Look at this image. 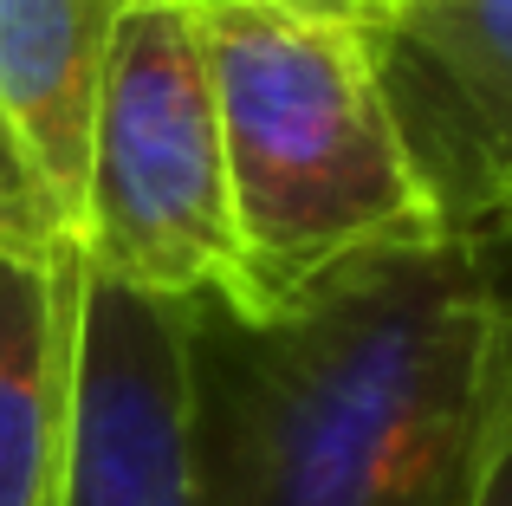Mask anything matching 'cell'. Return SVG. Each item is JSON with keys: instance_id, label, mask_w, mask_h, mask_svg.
<instances>
[{"instance_id": "6da1fadb", "label": "cell", "mask_w": 512, "mask_h": 506, "mask_svg": "<svg viewBox=\"0 0 512 506\" xmlns=\"http://www.w3.org/2000/svg\"><path fill=\"white\" fill-rule=\"evenodd\" d=\"M506 260L435 241L273 312L188 305L195 506H454L487 403Z\"/></svg>"}, {"instance_id": "7a4b0ae2", "label": "cell", "mask_w": 512, "mask_h": 506, "mask_svg": "<svg viewBox=\"0 0 512 506\" xmlns=\"http://www.w3.org/2000/svg\"><path fill=\"white\" fill-rule=\"evenodd\" d=\"M188 20L214 85L253 312L344 266L454 241L402 137L370 20L331 7H214Z\"/></svg>"}, {"instance_id": "3957f363", "label": "cell", "mask_w": 512, "mask_h": 506, "mask_svg": "<svg viewBox=\"0 0 512 506\" xmlns=\"http://www.w3.org/2000/svg\"><path fill=\"white\" fill-rule=\"evenodd\" d=\"M78 253L91 273L150 299L253 312L227 215L208 59L195 20L163 0H124L117 13Z\"/></svg>"}, {"instance_id": "277c9868", "label": "cell", "mask_w": 512, "mask_h": 506, "mask_svg": "<svg viewBox=\"0 0 512 506\" xmlns=\"http://www.w3.org/2000/svg\"><path fill=\"white\" fill-rule=\"evenodd\" d=\"M182 357L188 305L117 286L78 253L59 506H195Z\"/></svg>"}, {"instance_id": "5b68a950", "label": "cell", "mask_w": 512, "mask_h": 506, "mask_svg": "<svg viewBox=\"0 0 512 506\" xmlns=\"http://www.w3.org/2000/svg\"><path fill=\"white\" fill-rule=\"evenodd\" d=\"M376 46L448 234L512 260V0H389Z\"/></svg>"}, {"instance_id": "8992f818", "label": "cell", "mask_w": 512, "mask_h": 506, "mask_svg": "<svg viewBox=\"0 0 512 506\" xmlns=\"http://www.w3.org/2000/svg\"><path fill=\"white\" fill-rule=\"evenodd\" d=\"M124 0H0V215L59 247L85 228V169Z\"/></svg>"}, {"instance_id": "52a82bcc", "label": "cell", "mask_w": 512, "mask_h": 506, "mask_svg": "<svg viewBox=\"0 0 512 506\" xmlns=\"http://www.w3.org/2000/svg\"><path fill=\"white\" fill-rule=\"evenodd\" d=\"M78 247L0 215V506H59Z\"/></svg>"}, {"instance_id": "ba28073f", "label": "cell", "mask_w": 512, "mask_h": 506, "mask_svg": "<svg viewBox=\"0 0 512 506\" xmlns=\"http://www.w3.org/2000/svg\"><path fill=\"white\" fill-rule=\"evenodd\" d=\"M454 506H512V273H506L500 331H493L487 403H480V429H474V448H467V474Z\"/></svg>"}, {"instance_id": "9c48e42d", "label": "cell", "mask_w": 512, "mask_h": 506, "mask_svg": "<svg viewBox=\"0 0 512 506\" xmlns=\"http://www.w3.org/2000/svg\"><path fill=\"white\" fill-rule=\"evenodd\" d=\"M175 13H214V7H331V13H357V20L376 26V13L389 7V0H163Z\"/></svg>"}]
</instances>
